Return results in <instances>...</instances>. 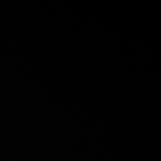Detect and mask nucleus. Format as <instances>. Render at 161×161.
<instances>
[]
</instances>
